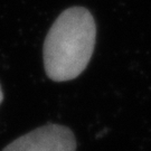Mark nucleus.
<instances>
[{
    "mask_svg": "<svg viewBox=\"0 0 151 151\" xmlns=\"http://www.w3.org/2000/svg\"><path fill=\"white\" fill-rule=\"evenodd\" d=\"M76 140L68 128L46 124L22 135L2 151H75Z\"/></svg>",
    "mask_w": 151,
    "mask_h": 151,
    "instance_id": "nucleus-2",
    "label": "nucleus"
},
{
    "mask_svg": "<svg viewBox=\"0 0 151 151\" xmlns=\"http://www.w3.org/2000/svg\"><path fill=\"white\" fill-rule=\"evenodd\" d=\"M96 39V25L90 11L68 8L49 29L44 43V66L49 78L70 81L86 68Z\"/></svg>",
    "mask_w": 151,
    "mask_h": 151,
    "instance_id": "nucleus-1",
    "label": "nucleus"
},
{
    "mask_svg": "<svg viewBox=\"0 0 151 151\" xmlns=\"http://www.w3.org/2000/svg\"><path fill=\"white\" fill-rule=\"evenodd\" d=\"M2 99H4V95H2V91H1V87H0V103L2 102Z\"/></svg>",
    "mask_w": 151,
    "mask_h": 151,
    "instance_id": "nucleus-3",
    "label": "nucleus"
}]
</instances>
